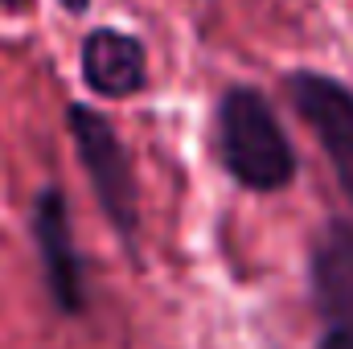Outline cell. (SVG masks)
Here are the masks:
<instances>
[{"label": "cell", "mask_w": 353, "mask_h": 349, "mask_svg": "<svg viewBox=\"0 0 353 349\" xmlns=\"http://www.w3.org/2000/svg\"><path fill=\"white\" fill-rule=\"evenodd\" d=\"M66 132L107 226L115 230L123 251L140 263V235H144L140 181H136V165L123 136L94 103H66Z\"/></svg>", "instance_id": "7a4b0ae2"}, {"label": "cell", "mask_w": 353, "mask_h": 349, "mask_svg": "<svg viewBox=\"0 0 353 349\" xmlns=\"http://www.w3.org/2000/svg\"><path fill=\"white\" fill-rule=\"evenodd\" d=\"M218 161L226 177L255 193L275 197L296 181V148L271 99L259 87L230 83L218 99Z\"/></svg>", "instance_id": "6da1fadb"}, {"label": "cell", "mask_w": 353, "mask_h": 349, "mask_svg": "<svg viewBox=\"0 0 353 349\" xmlns=\"http://www.w3.org/2000/svg\"><path fill=\"white\" fill-rule=\"evenodd\" d=\"M283 90L292 99V111L304 119V128L316 136L321 152L329 157L333 177L353 206V90L337 74L300 66L283 74Z\"/></svg>", "instance_id": "277c9868"}, {"label": "cell", "mask_w": 353, "mask_h": 349, "mask_svg": "<svg viewBox=\"0 0 353 349\" xmlns=\"http://www.w3.org/2000/svg\"><path fill=\"white\" fill-rule=\"evenodd\" d=\"M29 235H33L41 283H46V296H50L54 312L70 317V321L87 317L90 308L87 267H83V251L74 243V218H70V201H66L62 185H41L33 193Z\"/></svg>", "instance_id": "3957f363"}, {"label": "cell", "mask_w": 353, "mask_h": 349, "mask_svg": "<svg viewBox=\"0 0 353 349\" xmlns=\"http://www.w3.org/2000/svg\"><path fill=\"white\" fill-rule=\"evenodd\" d=\"M308 300L321 329L353 333V222L329 218L308 247Z\"/></svg>", "instance_id": "8992f818"}, {"label": "cell", "mask_w": 353, "mask_h": 349, "mask_svg": "<svg viewBox=\"0 0 353 349\" xmlns=\"http://www.w3.org/2000/svg\"><path fill=\"white\" fill-rule=\"evenodd\" d=\"M148 46L119 25H94L79 41V79L103 103H128L148 90Z\"/></svg>", "instance_id": "5b68a950"}, {"label": "cell", "mask_w": 353, "mask_h": 349, "mask_svg": "<svg viewBox=\"0 0 353 349\" xmlns=\"http://www.w3.org/2000/svg\"><path fill=\"white\" fill-rule=\"evenodd\" d=\"M58 4H62V8H66L70 17H83V12L90 8V0H58Z\"/></svg>", "instance_id": "9c48e42d"}, {"label": "cell", "mask_w": 353, "mask_h": 349, "mask_svg": "<svg viewBox=\"0 0 353 349\" xmlns=\"http://www.w3.org/2000/svg\"><path fill=\"white\" fill-rule=\"evenodd\" d=\"M33 8V0H0V12H8V17H25Z\"/></svg>", "instance_id": "ba28073f"}, {"label": "cell", "mask_w": 353, "mask_h": 349, "mask_svg": "<svg viewBox=\"0 0 353 349\" xmlns=\"http://www.w3.org/2000/svg\"><path fill=\"white\" fill-rule=\"evenodd\" d=\"M316 349H353V333H345V329H321Z\"/></svg>", "instance_id": "52a82bcc"}]
</instances>
